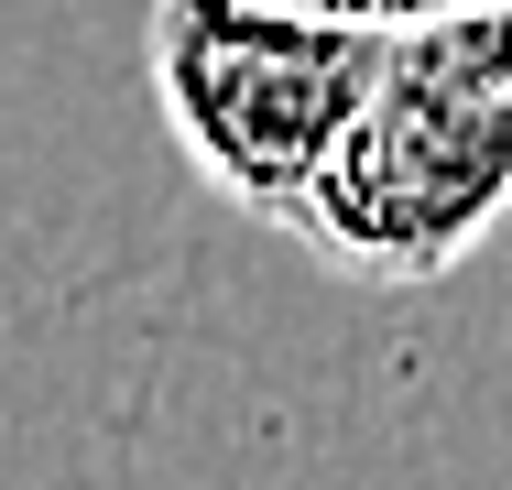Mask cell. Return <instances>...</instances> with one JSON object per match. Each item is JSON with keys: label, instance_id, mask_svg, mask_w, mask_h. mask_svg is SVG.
Instances as JSON below:
<instances>
[{"label": "cell", "instance_id": "1", "mask_svg": "<svg viewBox=\"0 0 512 490\" xmlns=\"http://www.w3.org/2000/svg\"><path fill=\"white\" fill-rule=\"evenodd\" d=\"M512 218V0L382 33L371 88L295 196V240L349 284H436Z\"/></svg>", "mask_w": 512, "mask_h": 490}, {"label": "cell", "instance_id": "3", "mask_svg": "<svg viewBox=\"0 0 512 490\" xmlns=\"http://www.w3.org/2000/svg\"><path fill=\"white\" fill-rule=\"evenodd\" d=\"M295 11H327V22H360V33H404V22H436V11H469V0H295Z\"/></svg>", "mask_w": 512, "mask_h": 490}, {"label": "cell", "instance_id": "2", "mask_svg": "<svg viewBox=\"0 0 512 490\" xmlns=\"http://www.w3.org/2000/svg\"><path fill=\"white\" fill-rule=\"evenodd\" d=\"M371 55L382 33L295 11V0H153V33H142L153 109L175 153L197 164V186L273 229L295 218L338 120L360 109Z\"/></svg>", "mask_w": 512, "mask_h": 490}]
</instances>
